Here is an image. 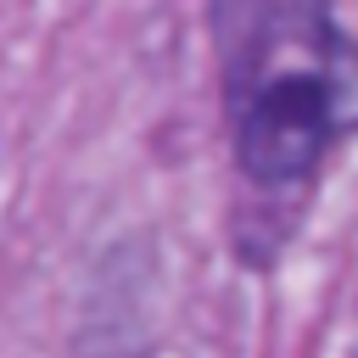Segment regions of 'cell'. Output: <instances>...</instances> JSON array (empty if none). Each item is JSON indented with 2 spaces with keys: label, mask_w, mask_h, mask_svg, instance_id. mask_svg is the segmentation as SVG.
I'll return each instance as SVG.
<instances>
[{
  "label": "cell",
  "mask_w": 358,
  "mask_h": 358,
  "mask_svg": "<svg viewBox=\"0 0 358 358\" xmlns=\"http://www.w3.org/2000/svg\"><path fill=\"white\" fill-rule=\"evenodd\" d=\"M218 73L241 173L296 190L358 123V50L324 0H218Z\"/></svg>",
  "instance_id": "cell-1"
}]
</instances>
